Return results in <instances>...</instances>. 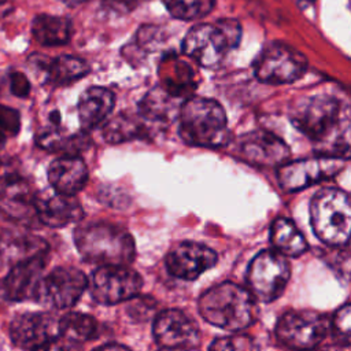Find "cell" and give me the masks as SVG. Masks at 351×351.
Listing matches in <instances>:
<instances>
[{
    "mask_svg": "<svg viewBox=\"0 0 351 351\" xmlns=\"http://www.w3.org/2000/svg\"><path fill=\"white\" fill-rule=\"evenodd\" d=\"M115 106L114 93L104 86H90L82 92L78 100V119L84 132L101 125Z\"/></svg>",
    "mask_w": 351,
    "mask_h": 351,
    "instance_id": "cell-22",
    "label": "cell"
},
{
    "mask_svg": "<svg viewBox=\"0 0 351 351\" xmlns=\"http://www.w3.org/2000/svg\"><path fill=\"white\" fill-rule=\"evenodd\" d=\"M208 351H259V346L248 335H232L215 339Z\"/></svg>",
    "mask_w": 351,
    "mask_h": 351,
    "instance_id": "cell-31",
    "label": "cell"
},
{
    "mask_svg": "<svg viewBox=\"0 0 351 351\" xmlns=\"http://www.w3.org/2000/svg\"><path fill=\"white\" fill-rule=\"evenodd\" d=\"M159 78L160 88L166 90L173 97L181 99L189 97L197 86L196 73L186 60L178 55H169L163 58L159 66Z\"/></svg>",
    "mask_w": 351,
    "mask_h": 351,
    "instance_id": "cell-21",
    "label": "cell"
},
{
    "mask_svg": "<svg viewBox=\"0 0 351 351\" xmlns=\"http://www.w3.org/2000/svg\"><path fill=\"white\" fill-rule=\"evenodd\" d=\"M330 330L333 335L343 341L344 346H348L350 332H351V307L348 303L343 304L337 311L329 318Z\"/></svg>",
    "mask_w": 351,
    "mask_h": 351,
    "instance_id": "cell-32",
    "label": "cell"
},
{
    "mask_svg": "<svg viewBox=\"0 0 351 351\" xmlns=\"http://www.w3.org/2000/svg\"><path fill=\"white\" fill-rule=\"evenodd\" d=\"M88 167L80 156H60L48 167V181L52 189L62 195L78 193L88 182Z\"/></svg>",
    "mask_w": 351,
    "mask_h": 351,
    "instance_id": "cell-20",
    "label": "cell"
},
{
    "mask_svg": "<svg viewBox=\"0 0 351 351\" xmlns=\"http://www.w3.org/2000/svg\"><path fill=\"white\" fill-rule=\"evenodd\" d=\"M32 33L40 45L59 47L70 41L73 25L66 16L40 14L32 22Z\"/></svg>",
    "mask_w": 351,
    "mask_h": 351,
    "instance_id": "cell-25",
    "label": "cell"
},
{
    "mask_svg": "<svg viewBox=\"0 0 351 351\" xmlns=\"http://www.w3.org/2000/svg\"><path fill=\"white\" fill-rule=\"evenodd\" d=\"M59 337L73 343H82L97 335L96 319L85 313H67L59 319Z\"/></svg>",
    "mask_w": 351,
    "mask_h": 351,
    "instance_id": "cell-29",
    "label": "cell"
},
{
    "mask_svg": "<svg viewBox=\"0 0 351 351\" xmlns=\"http://www.w3.org/2000/svg\"><path fill=\"white\" fill-rule=\"evenodd\" d=\"M291 277L287 256L274 250L261 251L251 261L247 270V284L255 300L273 302L281 296Z\"/></svg>",
    "mask_w": 351,
    "mask_h": 351,
    "instance_id": "cell-8",
    "label": "cell"
},
{
    "mask_svg": "<svg viewBox=\"0 0 351 351\" xmlns=\"http://www.w3.org/2000/svg\"><path fill=\"white\" fill-rule=\"evenodd\" d=\"M21 129V117L15 108L0 106V133L5 136H16Z\"/></svg>",
    "mask_w": 351,
    "mask_h": 351,
    "instance_id": "cell-33",
    "label": "cell"
},
{
    "mask_svg": "<svg viewBox=\"0 0 351 351\" xmlns=\"http://www.w3.org/2000/svg\"><path fill=\"white\" fill-rule=\"evenodd\" d=\"M178 134L184 143L203 148L228 144V118L223 107L214 99L189 96L178 110Z\"/></svg>",
    "mask_w": 351,
    "mask_h": 351,
    "instance_id": "cell-3",
    "label": "cell"
},
{
    "mask_svg": "<svg viewBox=\"0 0 351 351\" xmlns=\"http://www.w3.org/2000/svg\"><path fill=\"white\" fill-rule=\"evenodd\" d=\"M292 125L322 147L319 155L348 158V114L341 100L329 93L300 97L291 108Z\"/></svg>",
    "mask_w": 351,
    "mask_h": 351,
    "instance_id": "cell-1",
    "label": "cell"
},
{
    "mask_svg": "<svg viewBox=\"0 0 351 351\" xmlns=\"http://www.w3.org/2000/svg\"><path fill=\"white\" fill-rule=\"evenodd\" d=\"M311 228L315 236L330 247L346 245L351 230V203L339 188L318 191L310 203Z\"/></svg>",
    "mask_w": 351,
    "mask_h": 351,
    "instance_id": "cell-6",
    "label": "cell"
},
{
    "mask_svg": "<svg viewBox=\"0 0 351 351\" xmlns=\"http://www.w3.org/2000/svg\"><path fill=\"white\" fill-rule=\"evenodd\" d=\"M36 217L51 228H62L78 222L84 217L82 207L74 196L58 192L36 197Z\"/></svg>",
    "mask_w": 351,
    "mask_h": 351,
    "instance_id": "cell-19",
    "label": "cell"
},
{
    "mask_svg": "<svg viewBox=\"0 0 351 351\" xmlns=\"http://www.w3.org/2000/svg\"><path fill=\"white\" fill-rule=\"evenodd\" d=\"M4 138H5V137H4V136L0 133V143H3V141H4Z\"/></svg>",
    "mask_w": 351,
    "mask_h": 351,
    "instance_id": "cell-38",
    "label": "cell"
},
{
    "mask_svg": "<svg viewBox=\"0 0 351 351\" xmlns=\"http://www.w3.org/2000/svg\"><path fill=\"white\" fill-rule=\"evenodd\" d=\"M36 197L30 184L15 174L0 178V210L14 221L36 217Z\"/></svg>",
    "mask_w": 351,
    "mask_h": 351,
    "instance_id": "cell-17",
    "label": "cell"
},
{
    "mask_svg": "<svg viewBox=\"0 0 351 351\" xmlns=\"http://www.w3.org/2000/svg\"><path fill=\"white\" fill-rule=\"evenodd\" d=\"M346 162L344 158L328 155L288 160L278 166L277 180L282 191L298 192L335 177L346 166Z\"/></svg>",
    "mask_w": 351,
    "mask_h": 351,
    "instance_id": "cell-10",
    "label": "cell"
},
{
    "mask_svg": "<svg viewBox=\"0 0 351 351\" xmlns=\"http://www.w3.org/2000/svg\"><path fill=\"white\" fill-rule=\"evenodd\" d=\"M10 89L12 95L18 97H26L30 93V82L23 73L12 71L10 74Z\"/></svg>",
    "mask_w": 351,
    "mask_h": 351,
    "instance_id": "cell-34",
    "label": "cell"
},
{
    "mask_svg": "<svg viewBox=\"0 0 351 351\" xmlns=\"http://www.w3.org/2000/svg\"><path fill=\"white\" fill-rule=\"evenodd\" d=\"M241 38L237 19L222 18L210 23H199L188 30L181 48L182 53L203 67H217L236 48Z\"/></svg>",
    "mask_w": 351,
    "mask_h": 351,
    "instance_id": "cell-5",
    "label": "cell"
},
{
    "mask_svg": "<svg viewBox=\"0 0 351 351\" xmlns=\"http://www.w3.org/2000/svg\"><path fill=\"white\" fill-rule=\"evenodd\" d=\"M48 244L41 237L25 232H4L0 237V255L11 266L47 256Z\"/></svg>",
    "mask_w": 351,
    "mask_h": 351,
    "instance_id": "cell-23",
    "label": "cell"
},
{
    "mask_svg": "<svg viewBox=\"0 0 351 351\" xmlns=\"http://www.w3.org/2000/svg\"><path fill=\"white\" fill-rule=\"evenodd\" d=\"M310 351H348V346H337V347H329V348H324V350H310Z\"/></svg>",
    "mask_w": 351,
    "mask_h": 351,
    "instance_id": "cell-37",
    "label": "cell"
},
{
    "mask_svg": "<svg viewBox=\"0 0 351 351\" xmlns=\"http://www.w3.org/2000/svg\"><path fill=\"white\" fill-rule=\"evenodd\" d=\"M154 337L166 351H186L196 348L200 341L199 325L177 308L160 311L154 319Z\"/></svg>",
    "mask_w": 351,
    "mask_h": 351,
    "instance_id": "cell-13",
    "label": "cell"
},
{
    "mask_svg": "<svg viewBox=\"0 0 351 351\" xmlns=\"http://www.w3.org/2000/svg\"><path fill=\"white\" fill-rule=\"evenodd\" d=\"M74 243L86 262L99 266H129L136 255L133 236L107 221L80 225L74 232Z\"/></svg>",
    "mask_w": 351,
    "mask_h": 351,
    "instance_id": "cell-2",
    "label": "cell"
},
{
    "mask_svg": "<svg viewBox=\"0 0 351 351\" xmlns=\"http://www.w3.org/2000/svg\"><path fill=\"white\" fill-rule=\"evenodd\" d=\"M45 261L47 256H40L11 266L10 273L1 284L4 298L21 302L34 296L37 285L43 277L41 273L44 270Z\"/></svg>",
    "mask_w": 351,
    "mask_h": 351,
    "instance_id": "cell-18",
    "label": "cell"
},
{
    "mask_svg": "<svg viewBox=\"0 0 351 351\" xmlns=\"http://www.w3.org/2000/svg\"><path fill=\"white\" fill-rule=\"evenodd\" d=\"M244 160L258 166H281L288 162L289 147L276 134L267 130H254L244 134L239 144Z\"/></svg>",
    "mask_w": 351,
    "mask_h": 351,
    "instance_id": "cell-16",
    "label": "cell"
},
{
    "mask_svg": "<svg viewBox=\"0 0 351 351\" xmlns=\"http://www.w3.org/2000/svg\"><path fill=\"white\" fill-rule=\"evenodd\" d=\"M88 284L86 276L80 269L59 266L41 277L34 296L48 307L63 310L73 307L80 300Z\"/></svg>",
    "mask_w": 351,
    "mask_h": 351,
    "instance_id": "cell-11",
    "label": "cell"
},
{
    "mask_svg": "<svg viewBox=\"0 0 351 351\" xmlns=\"http://www.w3.org/2000/svg\"><path fill=\"white\" fill-rule=\"evenodd\" d=\"M307 69V58L295 48L273 43L267 45L254 63L255 77L265 84L282 85L299 80Z\"/></svg>",
    "mask_w": 351,
    "mask_h": 351,
    "instance_id": "cell-9",
    "label": "cell"
},
{
    "mask_svg": "<svg viewBox=\"0 0 351 351\" xmlns=\"http://www.w3.org/2000/svg\"><path fill=\"white\" fill-rule=\"evenodd\" d=\"M217 252L196 241H182L174 245L166 255L167 271L181 280H195L206 270L215 266Z\"/></svg>",
    "mask_w": 351,
    "mask_h": 351,
    "instance_id": "cell-14",
    "label": "cell"
},
{
    "mask_svg": "<svg viewBox=\"0 0 351 351\" xmlns=\"http://www.w3.org/2000/svg\"><path fill=\"white\" fill-rule=\"evenodd\" d=\"M270 241L274 251L284 256H299L308 248L303 233L289 218L284 217L273 221L270 228Z\"/></svg>",
    "mask_w": 351,
    "mask_h": 351,
    "instance_id": "cell-27",
    "label": "cell"
},
{
    "mask_svg": "<svg viewBox=\"0 0 351 351\" xmlns=\"http://www.w3.org/2000/svg\"><path fill=\"white\" fill-rule=\"evenodd\" d=\"M151 129L138 114L122 112L106 122L103 137L108 144H119L134 138H144L151 133Z\"/></svg>",
    "mask_w": 351,
    "mask_h": 351,
    "instance_id": "cell-26",
    "label": "cell"
},
{
    "mask_svg": "<svg viewBox=\"0 0 351 351\" xmlns=\"http://www.w3.org/2000/svg\"><path fill=\"white\" fill-rule=\"evenodd\" d=\"M33 351H82V348L77 343L69 341L63 337H56Z\"/></svg>",
    "mask_w": 351,
    "mask_h": 351,
    "instance_id": "cell-35",
    "label": "cell"
},
{
    "mask_svg": "<svg viewBox=\"0 0 351 351\" xmlns=\"http://www.w3.org/2000/svg\"><path fill=\"white\" fill-rule=\"evenodd\" d=\"M88 285L97 303L111 306L136 298L143 287V280L129 266H99Z\"/></svg>",
    "mask_w": 351,
    "mask_h": 351,
    "instance_id": "cell-12",
    "label": "cell"
},
{
    "mask_svg": "<svg viewBox=\"0 0 351 351\" xmlns=\"http://www.w3.org/2000/svg\"><path fill=\"white\" fill-rule=\"evenodd\" d=\"M160 86L148 92L138 104V115L151 126H163L178 115L181 103Z\"/></svg>",
    "mask_w": 351,
    "mask_h": 351,
    "instance_id": "cell-24",
    "label": "cell"
},
{
    "mask_svg": "<svg viewBox=\"0 0 351 351\" xmlns=\"http://www.w3.org/2000/svg\"><path fill=\"white\" fill-rule=\"evenodd\" d=\"M197 308L204 321L230 332L248 328L258 314L255 298L234 282H222L207 289L199 298Z\"/></svg>",
    "mask_w": 351,
    "mask_h": 351,
    "instance_id": "cell-4",
    "label": "cell"
},
{
    "mask_svg": "<svg viewBox=\"0 0 351 351\" xmlns=\"http://www.w3.org/2000/svg\"><path fill=\"white\" fill-rule=\"evenodd\" d=\"M58 325L59 319L49 313H23L12 319L10 336L16 347L33 351L59 337Z\"/></svg>",
    "mask_w": 351,
    "mask_h": 351,
    "instance_id": "cell-15",
    "label": "cell"
},
{
    "mask_svg": "<svg viewBox=\"0 0 351 351\" xmlns=\"http://www.w3.org/2000/svg\"><path fill=\"white\" fill-rule=\"evenodd\" d=\"M95 351H129V348H126V347H123L121 344H106V346L99 347Z\"/></svg>",
    "mask_w": 351,
    "mask_h": 351,
    "instance_id": "cell-36",
    "label": "cell"
},
{
    "mask_svg": "<svg viewBox=\"0 0 351 351\" xmlns=\"http://www.w3.org/2000/svg\"><path fill=\"white\" fill-rule=\"evenodd\" d=\"M40 59V67L45 70L48 81L55 85L73 84L89 73L88 63L77 56L60 55L53 59L47 58V62H43V56Z\"/></svg>",
    "mask_w": 351,
    "mask_h": 351,
    "instance_id": "cell-28",
    "label": "cell"
},
{
    "mask_svg": "<svg viewBox=\"0 0 351 351\" xmlns=\"http://www.w3.org/2000/svg\"><path fill=\"white\" fill-rule=\"evenodd\" d=\"M169 14L181 21H193L208 15L217 0H162Z\"/></svg>",
    "mask_w": 351,
    "mask_h": 351,
    "instance_id": "cell-30",
    "label": "cell"
},
{
    "mask_svg": "<svg viewBox=\"0 0 351 351\" xmlns=\"http://www.w3.org/2000/svg\"><path fill=\"white\" fill-rule=\"evenodd\" d=\"M330 330L328 315L315 310H288L276 324L278 341L293 351H310L324 341Z\"/></svg>",
    "mask_w": 351,
    "mask_h": 351,
    "instance_id": "cell-7",
    "label": "cell"
}]
</instances>
